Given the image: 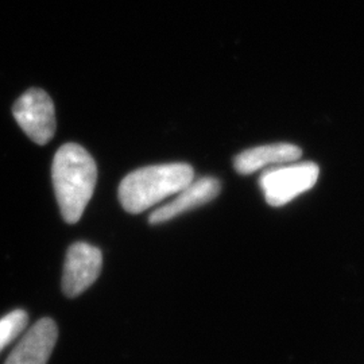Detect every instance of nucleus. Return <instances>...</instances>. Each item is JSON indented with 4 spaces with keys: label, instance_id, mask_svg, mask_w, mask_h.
Masks as SVG:
<instances>
[{
    "label": "nucleus",
    "instance_id": "1",
    "mask_svg": "<svg viewBox=\"0 0 364 364\" xmlns=\"http://www.w3.org/2000/svg\"><path fill=\"white\" fill-rule=\"evenodd\" d=\"M52 178L64 220L69 224L77 223L96 186V162L80 144H64L53 159Z\"/></svg>",
    "mask_w": 364,
    "mask_h": 364
},
{
    "label": "nucleus",
    "instance_id": "2",
    "mask_svg": "<svg viewBox=\"0 0 364 364\" xmlns=\"http://www.w3.org/2000/svg\"><path fill=\"white\" fill-rule=\"evenodd\" d=\"M195 180L188 164L153 165L135 170L119 186V201L130 213H142L170 196L177 195Z\"/></svg>",
    "mask_w": 364,
    "mask_h": 364
},
{
    "label": "nucleus",
    "instance_id": "3",
    "mask_svg": "<svg viewBox=\"0 0 364 364\" xmlns=\"http://www.w3.org/2000/svg\"><path fill=\"white\" fill-rule=\"evenodd\" d=\"M320 169L313 162L277 165L262 173L259 185L266 203L274 207H284L296 197L308 192L316 185Z\"/></svg>",
    "mask_w": 364,
    "mask_h": 364
},
{
    "label": "nucleus",
    "instance_id": "4",
    "mask_svg": "<svg viewBox=\"0 0 364 364\" xmlns=\"http://www.w3.org/2000/svg\"><path fill=\"white\" fill-rule=\"evenodd\" d=\"M13 114L33 142L42 146L52 141L57 122L54 105L46 92L38 88L28 90L14 105Z\"/></svg>",
    "mask_w": 364,
    "mask_h": 364
},
{
    "label": "nucleus",
    "instance_id": "5",
    "mask_svg": "<svg viewBox=\"0 0 364 364\" xmlns=\"http://www.w3.org/2000/svg\"><path fill=\"white\" fill-rule=\"evenodd\" d=\"M103 266V255L97 247L78 242L66 252L63 274V291L66 297H77L99 278Z\"/></svg>",
    "mask_w": 364,
    "mask_h": 364
},
{
    "label": "nucleus",
    "instance_id": "6",
    "mask_svg": "<svg viewBox=\"0 0 364 364\" xmlns=\"http://www.w3.org/2000/svg\"><path fill=\"white\" fill-rule=\"evenodd\" d=\"M58 329L52 318H41L15 346L4 364H48Z\"/></svg>",
    "mask_w": 364,
    "mask_h": 364
},
{
    "label": "nucleus",
    "instance_id": "7",
    "mask_svg": "<svg viewBox=\"0 0 364 364\" xmlns=\"http://www.w3.org/2000/svg\"><path fill=\"white\" fill-rule=\"evenodd\" d=\"M220 181L215 177H203L193 180L176 196L169 204L154 210L150 215V224H162L180 216L183 212L198 208L220 193Z\"/></svg>",
    "mask_w": 364,
    "mask_h": 364
},
{
    "label": "nucleus",
    "instance_id": "8",
    "mask_svg": "<svg viewBox=\"0 0 364 364\" xmlns=\"http://www.w3.org/2000/svg\"><path fill=\"white\" fill-rule=\"evenodd\" d=\"M302 150L291 144H274L248 149L235 156L234 168L239 174L248 176L267 166H277L299 161Z\"/></svg>",
    "mask_w": 364,
    "mask_h": 364
},
{
    "label": "nucleus",
    "instance_id": "9",
    "mask_svg": "<svg viewBox=\"0 0 364 364\" xmlns=\"http://www.w3.org/2000/svg\"><path fill=\"white\" fill-rule=\"evenodd\" d=\"M27 321V313L22 309L13 311L0 318V352L25 331Z\"/></svg>",
    "mask_w": 364,
    "mask_h": 364
}]
</instances>
